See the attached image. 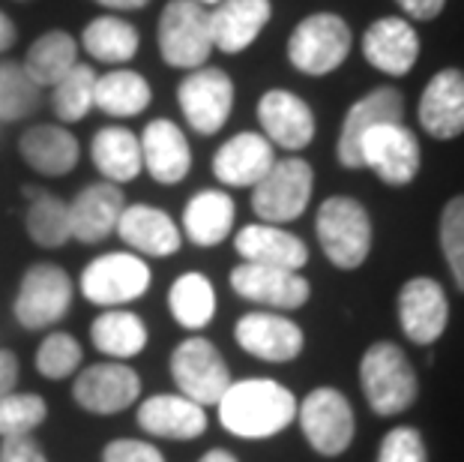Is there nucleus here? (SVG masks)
<instances>
[{
	"mask_svg": "<svg viewBox=\"0 0 464 462\" xmlns=\"http://www.w3.org/2000/svg\"><path fill=\"white\" fill-rule=\"evenodd\" d=\"M216 408L222 427L237 438H270L297 418L294 393L273 378L231 381Z\"/></svg>",
	"mask_w": 464,
	"mask_h": 462,
	"instance_id": "obj_1",
	"label": "nucleus"
},
{
	"mask_svg": "<svg viewBox=\"0 0 464 462\" xmlns=\"http://www.w3.org/2000/svg\"><path fill=\"white\" fill-rule=\"evenodd\" d=\"M360 381L365 402L381 418L401 415L417 399V372L396 342H374L365 351L360 360Z\"/></svg>",
	"mask_w": 464,
	"mask_h": 462,
	"instance_id": "obj_2",
	"label": "nucleus"
},
{
	"mask_svg": "<svg viewBox=\"0 0 464 462\" xmlns=\"http://www.w3.org/2000/svg\"><path fill=\"white\" fill-rule=\"evenodd\" d=\"M160 54L174 70H201L213 52L210 9L198 0H168L160 18Z\"/></svg>",
	"mask_w": 464,
	"mask_h": 462,
	"instance_id": "obj_3",
	"label": "nucleus"
},
{
	"mask_svg": "<svg viewBox=\"0 0 464 462\" xmlns=\"http://www.w3.org/2000/svg\"><path fill=\"white\" fill-rule=\"evenodd\" d=\"M318 241L324 255L342 270H353L369 259L372 220L357 199L333 195L318 211Z\"/></svg>",
	"mask_w": 464,
	"mask_h": 462,
	"instance_id": "obj_4",
	"label": "nucleus"
},
{
	"mask_svg": "<svg viewBox=\"0 0 464 462\" xmlns=\"http://www.w3.org/2000/svg\"><path fill=\"white\" fill-rule=\"evenodd\" d=\"M72 307V280L61 264L39 261L31 264L18 285L13 312L15 321L27 330H45L61 321Z\"/></svg>",
	"mask_w": 464,
	"mask_h": 462,
	"instance_id": "obj_5",
	"label": "nucleus"
},
{
	"mask_svg": "<svg viewBox=\"0 0 464 462\" xmlns=\"http://www.w3.org/2000/svg\"><path fill=\"white\" fill-rule=\"evenodd\" d=\"M351 27L333 13L303 18L288 39V61L305 75H327L339 70L351 52Z\"/></svg>",
	"mask_w": 464,
	"mask_h": 462,
	"instance_id": "obj_6",
	"label": "nucleus"
},
{
	"mask_svg": "<svg viewBox=\"0 0 464 462\" xmlns=\"http://www.w3.org/2000/svg\"><path fill=\"white\" fill-rule=\"evenodd\" d=\"M171 378L180 397L198 402V406H216L231 388L228 363L219 355V349L204 337H189L174 349Z\"/></svg>",
	"mask_w": 464,
	"mask_h": 462,
	"instance_id": "obj_7",
	"label": "nucleus"
},
{
	"mask_svg": "<svg viewBox=\"0 0 464 462\" xmlns=\"http://www.w3.org/2000/svg\"><path fill=\"white\" fill-rule=\"evenodd\" d=\"M312 165L297 156H288L282 162H273V169L252 186V211L266 225L291 222L303 216L312 199Z\"/></svg>",
	"mask_w": 464,
	"mask_h": 462,
	"instance_id": "obj_8",
	"label": "nucleus"
},
{
	"mask_svg": "<svg viewBox=\"0 0 464 462\" xmlns=\"http://www.w3.org/2000/svg\"><path fill=\"white\" fill-rule=\"evenodd\" d=\"M150 289V268L135 252H108L82 273V294L96 307L117 310Z\"/></svg>",
	"mask_w": 464,
	"mask_h": 462,
	"instance_id": "obj_9",
	"label": "nucleus"
},
{
	"mask_svg": "<svg viewBox=\"0 0 464 462\" xmlns=\"http://www.w3.org/2000/svg\"><path fill=\"white\" fill-rule=\"evenodd\" d=\"M177 103L183 117L201 135L219 133L231 117L234 105V82L219 66H201L192 70L177 87Z\"/></svg>",
	"mask_w": 464,
	"mask_h": 462,
	"instance_id": "obj_10",
	"label": "nucleus"
},
{
	"mask_svg": "<svg viewBox=\"0 0 464 462\" xmlns=\"http://www.w3.org/2000/svg\"><path fill=\"white\" fill-rule=\"evenodd\" d=\"M360 165L372 169L383 183L404 186L420 172V142L404 123H381L362 135Z\"/></svg>",
	"mask_w": 464,
	"mask_h": 462,
	"instance_id": "obj_11",
	"label": "nucleus"
},
{
	"mask_svg": "<svg viewBox=\"0 0 464 462\" xmlns=\"http://www.w3.org/2000/svg\"><path fill=\"white\" fill-rule=\"evenodd\" d=\"M305 441L321 457H339L353 441V411L351 402L335 388H318L297 408Z\"/></svg>",
	"mask_w": 464,
	"mask_h": 462,
	"instance_id": "obj_12",
	"label": "nucleus"
},
{
	"mask_svg": "<svg viewBox=\"0 0 464 462\" xmlns=\"http://www.w3.org/2000/svg\"><path fill=\"white\" fill-rule=\"evenodd\" d=\"M72 397L91 415H117L141 397V378L123 360H102L82 369L75 378Z\"/></svg>",
	"mask_w": 464,
	"mask_h": 462,
	"instance_id": "obj_13",
	"label": "nucleus"
},
{
	"mask_svg": "<svg viewBox=\"0 0 464 462\" xmlns=\"http://www.w3.org/2000/svg\"><path fill=\"white\" fill-rule=\"evenodd\" d=\"M231 289L243 300L261 303L270 310H300L309 300V282L297 270L282 268H264V264H237L231 270Z\"/></svg>",
	"mask_w": 464,
	"mask_h": 462,
	"instance_id": "obj_14",
	"label": "nucleus"
},
{
	"mask_svg": "<svg viewBox=\"0 0 464 462\" xmlns=\"http://www.w3.org/2000/svg\"><path fill=\"white\" fill-rule=\"evenodd\" d=\"M234 339L252 358L270 363H288L303 351V330L279 312H246L237 321Z\"/></svg>",
	"mask_w": 464,
	"mask_h": 462,
	"instance_id": "obj_15",
	"label": "nucleus"
},
{
	"mask_svg": "<svg viewBox=\"0 0 464 462\" xmlns=\"http://www.w3.org/2000/svg\"><path fill=\"white\" fill-rule=\"evenodd\" d=\"M447 319H450L447 294H443V289L434 280L417 277L401 285L399 321L411 342L429 346V342L440 339V333L447 330Z\"/></svg>",
	"mask_w": 464,
	"mask_h": 462,
	"instance_id": "obj_16",
	"label": "nucleus"
},
{
	"mask_svg": "<svg viewBox=\"0 0 464 462\" xmlns=\"http://www.w3.org/2000/svg\"><path fill=\"white\" fill-rule=\"evenodd\" d=\"M401 114H404V100L396 87H378V91H372L369 96H362L360 103H353L342 123L339 162L344 169H362L360 165L362 135L381 123H401Z\"/></svg>",
	"mask_w": 464,
	"mask_h": 462,
	"instance_id": "obj_17",
	"label": "nucleus"
},
{
	"mask_svg": "<svg viewBox=\"0 0 464 462\" xmlns=\"http://www.w3.org/2000/svg\"><path fill=\"white\" fill-rule=\"evenodd\" d=\"M141 162L156 183H180L192 169V151L174 121H150L141 133Z\"/></svg>",
	"mask_w": 464,
	"mask_h": 462,
	"instance_id": "obj_18",
	"label": "nucleus"
},
{
	"mask_svg": "<svg viewBox=\"0 0 464 462\" xmlns=\"http://www.w3.org/2000/svg\"><path fill=\"white\" fill-rule=\"evenodd\" d=\"M126 208L123 192L117 183H93L84 186L69 204V231L82 243H100L117 231V220Z\"/></svg>",
	"mask_w": 464,
	"mask_h": 462,
	"instance_id": "obj_19",
	"label": "nucleus"
},
{
	"mask_svg": "<svg viewBox=\"0 0 464 462\" xmlns=\"http://www.w3.org/2000/svg\"><path fill=\"white\" fill-rule=\"evenodd\" d=\"M258 121L264 126V139L279 144L285 151H303L314 139V114L297 93L270 91L258 103Z\"/></svg>",
	"mask_w": 464,
	"mask_h": 462,
	"instance_id": "obj_20",
	"label": "nucleus"
},
{
	"mask_svg": "<svg viewBox=\"0 0 464 462\" xmlns=\"http://www.w3.org/2000/svg\"><path fill=\"white\" fill-rule=\"evenodd\" d=\"M138 427L147 436L156 438H174V441H192L207 429L204 406L180 397V393H160L138 406Z\"/></svg>",
	"mask_w": 464,
	"mask_h": 462,
	"instance_id": "obj_21",
	"label": "nucleus"
},
{
	"mask_svg": "<svg viewBox=\"0 0 464 462\" xmlns=\"http://www.w3.org/2000/svg\"><path fill=\"white\" fill-rule=\"evenodd\" d=\"M362 54L387 75H404L420 57V36L408 18H378L362 36Z\"/></svg>",
	"mask_w": 464,
	"mask_h": 462,
	"instance_id": "obj_22",
	"label": "nucleus"
},
{
	"mask_svg": "<svg viewBox=\"0 0 464 462\" xmlns=\"http://www.w3.org/2000/svg\"><path fill=\"white\" fill-rule=\"evenodd\" d=\"M234 247L243 261L264 264V268H282V270H300L309 261V250L297 234L279 229V225L255 222L237 231Z\"/></svg>",
	"mask_w": 464,
	"mask_h": 462,
	"instance_id": "obj_23",
	"label": "nucleus"
},
{
	"mask_svg": "<svg viewBox=\"0 0 464 462\" xmlns=\"http://www.w3.org/2000/svg\"><path fill=\"white\" fill-rule=\"evenodd\" d=\"M117 234L126 247L135 250V255H153V259L174 255L183 243V234L171 216L150 204L123 208L121 220H117Z\"/></svg>",
	"mask_w": 464,
	"mask_h": 462,
	"instance_id": "obj_24",
	"label": "nucleus"
},
{
	"mask_svg": "<svg viewBox=\"0 0 464 462\" xmlns=\"http://www.w3.org/2000/svg\"><path fill=\"white\" fill-rule=\"evenodd\" d=\"M420 123L434 139L464 133V73L443 70L431 78L420 100Z\"/></svg>",
	"mask_w": 464,
	"mask_h": 462,
	"instance_id": "obj_25",
	"label": "nucleus"
},
{
	"mask_svg": "<svg viewBox=\"0 0 464 462\" xmlns=\"http://www.w3.org/2000/svg\"><path fill=\"white\" fill-rule=\"evenodd\" d=\"M270 0H219L210 13L213 48L225 54L246 52L270 22Z\"/></svg>",
	"mask_w": 464,
	"mask_h": 462,
	"instance_id": "obj_26",
	"label": "nucleus"
},
{
	"mask_svg": "<svg viewBox=\"0 0 464 462\" xmlns=\"http://www.w3.org/2000/svg\"><path fill=\"white\" fill-rule=\"evenodd\" d=\"M273 144L258 133H240L213 156V174L225 186H255L273 169Z\"/></svg>",
	"mask_w": 464,
	"mask_h": 462,
	"instance_id": "obj_27",
	"label": "nucleus"
},
{
	"mask_svg": "<svg viewBox=\"0 0 464 462\" xmlns=\"http://www.w3.org/2000/svg\"><path fill=\"white\" fill-rule=\"evenodd\" d=\"M18 153L34 172L45 178H63L78 165V139L66 126L39 123L22 135Z\"/></svg>",
	"mask_w": 464,
	"mask_h": 462,
	"instance_id": "obj_28",
	"label": "nucleus"
},
{
	"mask_svg": "<svg viewBox=\"0 0 464 462\" xmlns=\"http://www.w3.org/2000/svg\"><path fill=\"white\" fill-rule=\"evenodd\" d=\"M234 229V199L219 190L195 192L183 211V231L195 247H219Z\"/></svg>",
	"mask_w": 464,
	"mask_h": 462,
	"instance_id": "obj_29",
	"label": "nucleus"
},
{
	"mask_svg": "<svg viewBox=\"0 0 464 462\" xmlns=\"http://www.w3.org/2000/svg\"><path fill=\"white\" fill-rule=\"evenodd\" d=\"M91 160L108 183H130L141 174V142L126 126H102L91 142Z\"/></svg>",
	"mask_w": 464,
	"mask_h": 462,
	"instance_id": "obj_30",
	"label": "nucleus"
},
{
	"mask_svg": "<svg viewBox=\"0 0 464 462\" xmlns=\"http://www.w3.org/2000/svg\"><path fill=\"white\" fill-rule=\"evenodd\" d=\"M91 339L111 360H130L147 349V324L130 310H105L91 324Z\"/></svg>",
	"mask_w": 464,
	"mask_h": 462,
	"instance_id": "obj_31",
	"label": "nucleus"
},
{
	"mask_svg": "<svg viewBox=\"0 0 464 462\" xmlns=\"http://www.w3.org/2000/svg\"><path fill=\"white\" fill-rule=\"evenodd\" d=\"M78 64V43L66 31H48L34 39L24 54V73L36 87H54Z\"/></svg>",
	"mask_w": 464,
	"mask_h": 462,
	"instance_id": "obj_32",
	"label": "nucleus"
},
{
	"mask_svg": "<svg viewBox=\"0 0 464 462\" xmlns=\"http://www.w3.org/2000/svg\"><path fill=\"white\" fill-rule=\"evenodd\" d=\"M150 84L135 70H111L96 75L93 105L111 117H135L150 105Z\"/></svg>",
	"mask_w": 464,
	"mask_h": 462,
	"instance_id": "obj_33",
	"label": "nucleus"
},
{
	"mask_svg": "<svg viewBox=\"0 0 464 462\" xmlns=\"http://www.w3.org/2000/svg\"><path fill=\"white\" fill-rule=\"evenodd\" d=\"M168 310L186 330H201L216 316V289L204 273H183L168 291Z\"/></svg>",
	"mask_w": 464,
	"mask_h": 462,
	"instance_id": "obj_34",
	"label": "nucleus"
},
{
	"mask_svg": "<svg viewBox=\"0 0 464 462\" xmlns=\"http://www.w3.org/2000/svg\"><path fill=\"white\" fill-rule=\"evenodd\" d=\"M84 52L102 64H126L138 54V31L117 15H100L82 34Z\"/></svg>",
	"mask_w": 464,
	"mask_h": 462,
	"instance_id": "obj_35",
	"label": "nucleus"
},
{
	"mask_svg": "<svg viewBox=\"0 0 464 462\" xmlns=\"http://www.w3.org/2000/svg\"><path fill=\"white\" fill-rule=\"evenodd\" d=\"M27 195H31V208H27L24 225L31 241L45 250L63 247L72 238V231H69V204L52 192L34 190V186H27Z\"/></svg>",
	"mask_w": 464,
	"mask_h": 462,
	"instance_id": "obj_36",
	"label": "nucleus"
},
{
	"mask_svg": "<svg viewBox=\"0 0 464 462\" xmlns=\"http://www.w3.org/2000/svg\"><path fill=\"white\" fill-rule=\"evenodd\" d=\"M93 87H96V73L93 66L75 64L61 82L52 87V108L54 114L66 123H75L87 117L93 108Z\"/></svg>",
	"mask_w": 464,
	"mask_h": 462,
	"instance_id": "obj_37",
	"label": "nucleus"
},
{
	"mask_svg": "<svg viewBox=\"0 0 464 462\" xmlns=\"http://www.w3.org/2000/svg\"><path fill=\"white\" fill-rule=\"evenodd\" d=\"M39 91L43 87L34 84V78L24 73L22 64H0V121L15 123L31 117L39 108Z\"/></svg>",
	"mask_w": 464,
	"mask_h": 462,
	"instance_id": "obj_38",
	"label": "nucleus"
},
{
	"mask_svg": "<svg viewBox=\"0 0 464 462\" xmlns=\"http://www.w3.org/2000/svg\"><path fill=\"white\" fill-rule=\"evenodd\" d=\"M48 415V406L36 393H6L0 397V438L31 436Z\"/></svg>",
	"mask_w": 464,
	"mask_h": 462,
	"instance_id": "obj_39",
	"label": "nucleus"
},
{
	"mask_svg": "<svg viewBox=\"0 0 464 462\" xmlns=\"http://www.w3.org/2000/svg\"><path fill=\"white\" fill-rule=\"evenodd\" d=\"M82 360H84V351L72 333H61V330L48 333L36 349V372L54 381L72 376V372L82 367Z\"/></svg>",
	"mask_w": 464,
	"mask_h": 462,
	"instance_id": "obj_40",
	"label": "nucleus"
},
{
	"mask_svg": "<svg viewBox=\"0 0 464 462\" xmlns=\"http://www.w3.org/2000/svg\"><path fill=\"white\" fill-rule=\"evenodd\" d=\"M440 250L447 255L452 280L464 291V195L452 199L440 216Z\"/></svg>",
	"mask_w": 464,
	"mask_h": 462,
	"instance_id": "obj_41",
	"label": "nucleus"
},
{
	"mask_svg": "<svg viewBox=\"0 0 464 462\" xmlns=\"http://www.w3.org/2000/svg\"><path fill=\"white\" fill-rule=\"evenodd\" d=\"M378 462H429L422 436L413 427H396L381 441Z\"/></svg>",
	"mask_w": 464,
	"mask_h": 462,
	"instance_id": "obj_42",
	"label": "nucleus"
},
{
	"mask_svg": "<svg viewBox=\"0 0 464 462\" xmlns=\"http://www.w3.org/2000/svg\"><path fill=\"white\" fill-rule=\"evenodd\" d=\"M102 462H165L160 447L138 438H117L102 450Z\"/></svg>",
	"mask_w": 464,
	"mask_h": 462,
	"instance_id": "obj_43",
	"label": "nucleus"
},
{
	"mask_svg": "<svg viewBox=\"0 0 464 462\" xmlns=\"http://www.w3.org/2000/svg\"><path fill=\"white\" fill-rule=\"evenodd\" d=\"M0 462H48V457L31 436H15V438H4V445H0Z\"/></svg>",
	"mask_w": 464,
	"mask_h": 462,
	"instance_id": "obj_44",
	"label": "nucleus"
},
{
	"mask_svg": "<svg viewBox=\"0 0 464 462\" xmlns=\"http://www.w3.org/2000/svg\"><path fill=\"white\" fill-rule=\"evenodd\" d=\"M396 4L401 6L404 15L417 18V22H429V18H434L440 13L447 0H396Z\"/></svg>",
	"mask_w": 464,
	"mask_h": 462,
	"instance_id": "obj_45",
	"label": "nucleus"
},
{
	"mask_svg": "<svg viewBox=\"0 0 464 462\" xmlns=\"http://www.w3.org/2000/svg\"><path fill=\"white\" fill-rule=\"evenodd\" d=\"M18 385V360L13 351L0 349V397L13 393Z\"/></svg>",
	"mask_w": 464,
	"mask_h": 462,
	"instance_id": "obj_46",
	"label": "nucleus"
},
{
	"mask_svg": "<svg viewBox=\"0 0 464 462\" xmlns=\"http://www.w3.org/2000/svg\"><path fill=\"white\" fill-rule=\"evenodd\" d=\"M15 45V25L6 13H0V52Z\"/></svg>",
	"mask_w": 464,
	"mask_h": 462,
	"instance_id": "obj_47",
	"label": "nucleus"
},
{
	"mask_svg": "<svg viewBox=\"0 0 464 462\" xmlns=\"http://www.w3.org/2000/svg\"><path fill=\"white\" fill-rule=\"evenodd\" d=\"M96 4H102L108 9H141L150 4V0H96Z\"/></svg>",
	"mask_w": 464,
	"mask_h": 462,
	"instance_id": "obj_48",
	"label": "nucleus"
},
{
	"mask_svg": "<svg viewBox=\"0 0 464 462\" xmlns=\"http://www.w3.org/2000/svg\"><path fill=\"white\" fill-rule=\"evenodd\" d=\"M198 462H237V457H234V454H228V450L216 447V450H207V454H204Z\"/></svg>",
	"mask_w": 464,
	"mask_h": 462,
	"instance_id": "obj_49",
	"label": "nucleus"
},
{
	"mask_svg": "<svg viewBox=\"0 0 464 462\" xmlns=\"http://www.w3.org/2000/svg\"><path fill=\"white\" fill-rule=\"evenodd\" d=\"M198 4H219V0H198Z\"/></svg>",
	"mask_w": 464,
	"mask_h": 462,
	"instance_id": "obj_50",
	"label": "nucleus"
}]
</instances>
